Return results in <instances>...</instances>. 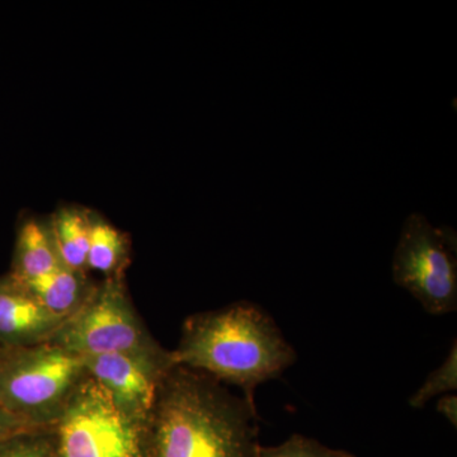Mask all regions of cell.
<instances>
[{
  "label": "cell",
  "instance_id": "obj_1",
  "mask_svg": "<svg viewBox=\"0 0 457 457\" xmlns=\"http://www.w3.org/2000/svg\"><path fill=\"white\" fill-rule=\"evenodd\" d=\"M254 403L212 376L174 366L156 390L146 457H260Z\"/></svg>",
  "mask_w": 457,
  "mask_h": 457
},
{
  "label": "cell",
  "instance_id": "obj_2",
  "mask_svg": "<svg viewBox=\"0 0 457 457\" xmlns=\"http://www.w3.org/2000/svg\"><path fill=\"white\" fill-rule=\"evenodd\" d=\"M171 357L176 366L236 385L254 403L255 387L293 366L296 352L263 309L242 302L186 319Z\"/></svg>",
  "mask_w": 457,
  "mask_h": 457
},
{
  "label": "cell",
  "instance_id": "obj_3",
  "mask_svg": "<svg viewBox=\"0 0 457 457\" xmlns=\"http://www.w3.org/2000/svg\"><path fill=\"white\" fill-rule=\"evenodd\" d=\"M89 374L82 359L53 343L0 353V407L36 428H51Z\"/></svg>",
  "mask_w": 457,
  "mask_h": 457
},
{
  "label": "cell",
  "instance_id": "obj_4",
  "mask_svg": "<svg viewBox=\"0 0 457 457\" xmlns=\"http://www.w3.org/2000/svg\"><path fill=\"white\" fill-rule=\"evenodd\" d=\"M49 343L79 357L120 353L173 362L171 351L153 338L135 311L123 278H104L96 285Z\"/></svg>",
  "mask_w": 457,
  "mask_h": 457
},
{
  "label": "cell",
  "instance_id": "obj_5",
  "mask_svg": "<svg viewBox=\"0 0 457 457\" xmlns=\"http://www.w3.org/2000/svg\"><path fill=\"white\" fill-rule=\"evenodd\" d=\"M393 278L432 315L457 309V237L451 228L433 227L422 213L403 225L393 257Z\"/></svg>",
  "mask_w": 457,
  "mask_h": 457
},
{
  "label": "cell",
  "instance_id": "obj_6",
  "mask_svg": "<svg viewBox=\"0 0 457 457\" xmlns=\"http://www.w3.org/2000/svg\"><path fill=\"white\" fill-rule=\"evenodd\" d=\"M55 457H146V426L120 413L88 378L53 426Z\"/></svg>",
  "mask_w": 457,
  "mask_h": 457
},
{
  "label": "cell",
  "instance_id": "obj_7",
  "mask_svg": "<svg viewBox=\"0 0 457 457\" xmlns=\"http://www.w3.org/2000/svg\"><path fill=\"white\" fill-rule=\"evenodd\" d=\"M90 378L106 390L120 413L146 426L162 378L173 362L107 353L80 357Z\"/></svg>",
  "mask_w": 457,
  "mask_h": 457
},
{
  "label": "cell",
  "instance_id": "obj_8",
  "mask_svg": "<svg viewBox=\"0 0 457 457\" xmlns=\"http://www.w3.org/2000/svg\"><path fill=\"white\" fill-rule=\"evenodd\" d=\"M66 319L45 309L12 278H0V347L25 348L49 343Z\"/></svg>",
  "mask_w": 457,
  "mask_h": 457
},
{
  "label": "cell",
  "instance_id": "obj_9",
  "mask_svg": "<svg viewBox=\"0 0 457 457\" xmlns=\"http://www.w3.org/2000/svg\"><path fill=\"white\" fill-rule=\"evenodd\" d=\"M64 266L57 252L49 220L29 218L21 222L17 230L13 261L9 275L20 282L47 275Z\"/></svg>",
  "mask_w": 457,
  "mask_h": 457
},
{
  "label": "cell",
  "instance_id": "obj_10",
  "mask_svg": "<svg viewBox=\"0 0 457 457\" xmlns=\"http://www.w3.org/2000/svg\"><path fill=\"white\" fill-rule=\"evenodd\" d=\"M21 284L45 309L62 319L71 318L79 311L97 285L88 278V272L71 270L65 266Z\"/></svg>",
  "mask_w": 457,
  "mask_h": 457
},
{
  "label": "cell",
  "instance_id": "obj_11",
  "mask_svg": "<svg viewBox=\"0 0 457 457\" xmlns=\"http://www.w3.org/2000/svg\"><path fill=\"white\" fill-rule=\"evenodd\" d=\"M92 213L79 206H62L49 219L60 260L68 269L88 272L90 224Z\"/></svg>",
  "mask_w": 457,
  "mask_h": 457
},
{
  "label": "cell",
  "instance_id": "obj_12",
  "mask_svg": "<svg viewBox=\"0 0 457 457\" xmlns=\"http://www.w3.org/2000/svg\"><path fill=\"white\" fill-rule=\"evenodd\" d=\"M130 240L106 219L92 213L89 249L87 257L88 270L102 273L104 278H125L130 263Z\"/></svg>",
  "mask_w": 457,
  "mask_h": 457
},
{
  "label": "cell",
  "instance_id": "obj_13",
  "mask_svg": "<svg viewBox=\"0 0 457 457\" xmlns=\"http://www.w3.org/2000/svg\"><path fill=\"white\" fill-rule=\"evenodd\" d=\"M457 389V345L453 342L449 356L444 361L440 368L429 374L425 384L417 390V393L409 400V405L413 408L426 407L427 403L435 396Z\"/></svg>",
  "mask_w": 457,
  "mask_h": 457
},
{
  "label": "cell",
  "instance_id": "obj_14",
  "mask_svg": "<svg viewBox=\"0 0 457 457\" xmlns=\"http://www.w3.org/2000/svg\"><path fill=\"white\" fill-rule=\"evenodd\" d=\"M0 457H55L53 427L31 429L0 441Z\"/></svg>",
  "mask_w": 457,
  "mask_h": 457
},
{
  "label": "cell",
  "instance_id": "obj_15",
  "mask_svg": "<svg viewBox=\"0 0 457 457\" xmlns=\"http://www.w3.org/2000/svg\"><path fill=\"white\" fill-rule=\"evenodd\" d=\"M260 457H356L345 450L330 449L320 442L293 435L278 446H261Z\"/></svg>",
  "mask_w": 457,
  "mask_h": 457
},
{
  "label": "cell",
  "instance_id": "obj_16",
  "mask_svg": "<svg viewBox=\"0 0 457 457\" xmlns=\"http://www.w3.org/2000/svg\"><path fill=\"white\" fill-rule=\"evenodd\" d=\"M31 429L37 428L0 407V441L7 440L20 433L31 431Z\"/></svg>",
  "mask_w": 457,
  "mask_h": 457
},
{
  "label": "cell",
  "instance_id": "obj_17",
  "mask_svg": "<svg viewBox=\"0 0 457 457\" xmlns=\"http://www.w3.org/2000/svg\"><path fill=\"white\" fill-rule=\"evenodd\" d=\"M437 411L446 418L447 420L456 427L457 425V398L453 394H447V395L442 396L437 403Z\"/></svg>",
  "mask_w": 457,
  "mask_h": 457
},
{
  "label": "cell",
  "instance_id": "obj_18",
  "mask_svg": "<svg viewBox=\"0 0 457 457\" xmlns=\"http://www.w3.org/2000/svg\"><path fill=\"white\" fill-rule=\"evenodd\" d=\"M3 350H4V348L0 347V353H2Z\"/></svg>",
  "mask_w": 457,
  "mask_h": 457
}]
</instances>
